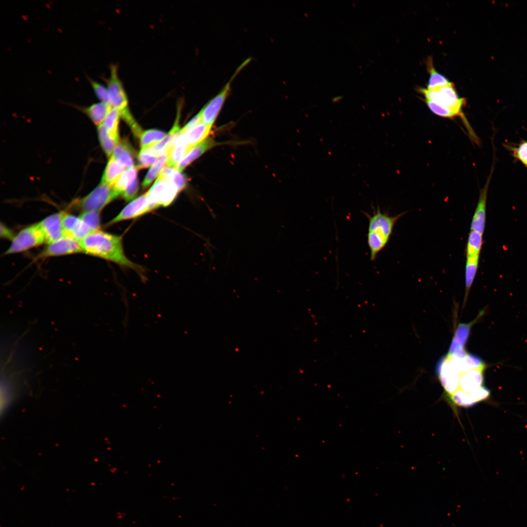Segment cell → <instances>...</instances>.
<instances>
[{"label": "cell", "mask_w": 527, "mask_h": 527, "mask_svg": "<svg viewBox=\"0 0 527 527\" xmlns=\"http://www.w3.org/2000/svg\"><path fill=\"white\" fill-rule=\"evenodd\" d=\"M64 214V212L52 214L39 223L47 243L57 241L65 236L62 226Z\"/></svg>", "instance_id": "8fae6325"}, {"label": "cell", "mask_w": 527, "mask_h": 527, "mask_svg": "<svg viewBox=\"0 0 527 527\" xmlns=\"http://www.w3.org/2000/svg\"><path fill=\"white\" fill-rule=\"evenodd\" d=\"M99 140L103 150L107 156H110L111 155L116 146V145L119 142L112 138L109 134Z\"/></svg>", "instance_id": "1f68e13d"}, {"label": "cell", "mask_w": 527, "mask_h": 527, "mask_svg": "<svg viewBox=\"0 0 527 527\" xmlns=\"http://www.w3.org/2000/svg\"><path fill=\"white\" fill-rule=\"evenodd\" d=\"M82 251L80 241L67 236L61 239L48 243L43 250L37 256V258H48L81 253Z\"/></svg>", "instance_id": "30bf717a"}, {"label": "cell", "mask_w": 527, "mask_h": 527, "mask_svg": "<svg viewBox=\"0 0 527 527\" xmlns=\"http://www.w3.org/2000/svg\"><path fill=\"white\" fill-rule=\"evenodd\" d=\"M0 236L5 239L12 240L15 236L12 230L9 229L6 226L1 223L0 224Z\"/></svg>", "instance_id": "8d00e7d4"}, {"label": "cell", "mask_w": 527, "mask_h": 527, "mask_svg": "<svg viewBox=\"0 0 527 527\" xmlns=\"http://www.w3.org/2000/svg\"><path fill=\"white\" fill-rule=\"evenodd\" d=\"M112 108V107L110 104L101 101L85 107L82 110L96 125L99 126L104 121Z\"/></svg>", "instance_id": "ac0fdd59"}, {"label": "cell", "mask_w": 527, "mask_h": 527, "mask_svg": "<svg viewBox=\"0 0 527 527\" xmlns=\"http://www.w3.org/2000/svg\"><path fill=\"white\" fill-rule=\"evenodd\" d=\"M46 242L44 234L39 223L22 229L15 236L11 244L5 251L8 255L26 251Z\"/></svg>", "instance_id": "5b68a950"}, {"label": "cell", "mask_w": 527, "mask_h": 527, "mask_svg": "<svg viewBox=\"0 0 527 527\" xmlns=\"http://www.w3.org/2000/svg\"><path fill=\"white\" fill-rule=\"evenodd\" d=\"M87 78L97 97L101 101L110 104L109 94L107 87L93 80L89 77L87 76Z\"/></svg>", "instance_id": "4dcf8cb0"}, {"label": "cell", "mask_w": 527, "mask_h": 527, "mask_svg": "<svg viewBox=\"0 0 527 527\" xmlns=\"http://www.w3.org/2000/svg\"><path fill=\"white\" fill-rule=\"evenodd\" d=\"M132 151H133V149L129 144L128 142L123 140L119 142L116 145L111 157L117 159L123 153Z\"/></svg>", "instance_id": "d6a6232c"}, {"label": "cell", "mask_w": 527, "mask_h": 527, "mask_svg": "<svg viewBox=\"0 0 527 527\" xmlns=\"http://www.w3.org/2000/svg\"><path fill=\"white\" fill-rule=\"evenodd\" d=\"M110 70V76L106 80L109 103L112 107L118 109L120 114L129 111L127 97L119 77L117 66L111 65Z\"/></svg>", "instance_id": "8992f818"}, {"label": "cell", "mask_w": 527, "mask_h": 527, "mask_svg": "<svg viewBox=\"0 0 527 527\" xmlns=\"http://www.w3.org/2000/svg\"><path fill=\"white\" fill-rule=\"evenodd\" d=\"M159 177L174 184L179 192L182 190L187 184L186 176L176 167L166 166L163 168Z\"/></svg>", "instance_id": "d6986e66"}, {"label": "cell", "mask_w": 527, "mask_h": 527, "mask_svg": "<svg viewBox=\"0 0 527 527\" xmlns=\"http://www.w3.org/2000/svg\"><path fill=\"white\" fill-rule=\"evenodd\" d=\"M180 110L181 108L180 106V108L178 110V112L175 123L168 134H166L165 137L160 142L148 148V149L158 157L168 151L170 149L173 145L176 138L180 134V130L179 122Z\"/></svg>", "instance_id": "2e32d148"}, {"label": "cell", "mask_w": 527, "mask_h": 527, "mask_svg": "<svg viewBox=\"0 0 527 527\" xmlns=\"http://www.w3.org/2000/svg\"><path fill=\"white\" fill-rule=\"evenodd\" d=\"M426 64L429 74L426 89H435L451 83L445 76L437 71L434 67L431 57H430L427 59Z\"/></svg>", "instance_id": "44dd1931"}, {"label": "cell", "mask_w": 527, "mask_h": 527, "mask_svg": "<svg viewBox=\"0 0 527 527\" xmlns=\"http://www.w3.org/2000/svg\"><path fill=\"white\" fill-rule=\"evenodd\" d=\"M120 116L119 110L112 107L103 121V124L110 136L118 142H120L118 125Z\"/></svg>", "instance_id": "484cf974"}, {"label": "cell", "mask_w": 527, "mask_h": 527, "mask_svg": "<svg viewBox=\"0 0 527 527\" xmlns=\"http://www.w3.org/2000/svg\"><path fill=\"white\" fill-rule=\"evenodd\" d=\"M125 168L119 162L111 157L103 173L101 183L113 186Z\"/></svg>", "instance_id": "e0dca14e"}, {"label": "cell", "mask_w": 527, "mask_h": 527, "mask_svg": "<svg viewBox=\"0 0 527 527\" xmlns=\"http://www.w3.org/2000/svg\"><path fill=\"white\" fill-rule=\"evenodd\" d=\"M216 144V142L213 138H207L202 142L192 147L178 162L176 168L179 171H182L186 166L205 152L213 147Z\"/></svg>", "instance_id": "9a60e30c"}, {"label": "cell", "mask_w": 527, "mask_h": 527, "mask_svg": "<svg viewBox=\"0 0 527 527\" xmlns=\"http://www.w3.org/2000/svg\"><path fill=\"white\" fill-rule=\"evenodd\" d=\"M155 209L156 207L152 203L145 193L128 203L107 224L110 225L124 220L135 219Z\"/></svg>", "instance_id": "ba28073f"}, {"label": "cell", "mask_w": 527, "mask_h": 527, "mask_svg": "<svg viewBox=\"0 0 527 527\" xmlns=\"http://www.w3.org/2000/svg\"><path fill=\"white\" fill-rule=\"evenodd\" d=\"M80 217L90 228L91 232L100 230V212L93 211H84Z\"/></svg>", "instance_id": "f1b7e54d"}, {"label": "cell", "mask_w": 527, "mask_h": 527, "mask_svg": "<svg viewBox=\"0 0 527 527\" xmlns=\"http://www.w3.org/2000/svg\"><path fill=\"white\" fill-rule=\"evenodd\" d=\"M179 192L174 184L158 177L146 193L152 203L157 208L170 205Z\"/></svg>", "instance_id": "52a82bcc"}, {"label": "cell", "mask_w": 527, "mask_h": 527, "mask_svg": "<svg viewBox=\"0 0 527 527\" xmlns=\"http://www.w3.org/2000/svg\"><path fill=\"white\" fill-rule=\"evenodd\" d=\"M138 167L132 166L126 170L113 187L119 195L121 196L123 192L137 179Z\"/></svg>", "instance_id": "603a6c76"}, {"label": "cell", "mask_w": 527, "mask_h": 527, "mask_svg": "<svg viewBox=\"0 0 527 527\" xmlns=\"http://www.w3.org/2000/svg\"><path fill=\"white\" fill-rule=\"evenodd\" d=\"M134 151L126 152L119 157L117 160L125 168H129L133 166L134 164Z\"/></svg>", "instance_id": "e575fe53"}, {"label": "cell", "mask_w": 527, "mask_h": 527, "mask_svg": "<svg viewBox=\"0 0 527 527\" xmlns=\"http://www.w3.org/2000/svg\"><path fill=\"white\" fill-rule=\"evenodd\" d=\"M191 148L185 145L179 138H176L175 142L169 150L166 166L176 167L178 162L184 157Z\"/></svg>", "instance_id": "7402d4cb"}, {"label": "cell", "mask_w": 527, "mask_h": 527, "mask_svg": "<svg viewBox=\"0 0 527 527\" xmlns=\"http://www.w3.org/2000/svg\"><path fill=\"white\" fill-rule=\"evenodd\" d=\"M211 128V127L200 122L182 134H180L178 138L191 148L207 139Z\"/></svg>", "instance_id": "5bb4252c"}, {"label": "cell", "mask_w": 527, "mask_h": 527, "mask_svg": "<svg viewBox=\"0 0 527 527\" xmlns=\"http://www.w3.org/2000/svg\"><path fill=\"white\" fill-rule=\"evenodd\" d=\"M405 213L389 216L386 212H382L379 206L373 209L372 215L364 212L368 220L367 243L371 261H375L378 254L386 246L396 223Z\"/></svg>", "instance_id": "7a4b0ae2"}, {"label": "cell", "mask_w": 527, "mask_h": 527, "mask_svg": "<svg viewBox=\"0 0 527 527\" xmlns=\"http://www.w3.org/2000/svg\"><path fill=\"white\" fill-rule=\"evenodd\" d=\"M202 122L200 112L191 120H190L188 122L180 131V134H182L184 132L189 130L191 128L198 124V123Z\"/></svg>", "instance_id": "d590c367"}, {"label": "cell", "mask_w": 527, "mask_h": 527, "mask_svg": "<svg viewBox=\"0 0 527 527\" xmlns=\"http://www.w3.org/2000/svg\"><path fill=\"white\" fill-rule=\"evenodd\" d=\"M250 61L248 59L243 62L236 70L228 82L223 86L221 91L213 98L209 100L200 111L202 122L206 125L212 127L217 118L227 98L229 96L231 87V83L237 75Z\"/></svg>", "instance_id": "3957f363"}, {"label": "cell", "mask_w": 527, "mask_h": 527, "mask_svg": "<svg viewBox=\"0 0 527 527\" xmlns=\"http://www.w3.org/2000/svg\"><path fill=\"white\" fill-rule=\"evenodd\" d=\"M168 155L169 151L157 157V160L152 165L143 180L142 184L143 188H147L156 177L161 173L164 165L167 163Z\"/></svg>", "instance_id": "cb8c5ba5"}, {"label": "cell", "mask_w": 527, "mask_h": 527, "mask_svg": "<svg viewBox=\"0 0 527 527\" xmlns=\"http://www.w3.org/2000/svg\"><path fill=\"white\" fill-rule=\"evenodd\" d=\"M342 98H343V96H341V95L336 96L332 98V99H331V101H332V102H338L339 101H340L341 99H342Z\"/></svg>", "instance_id": "74e56055"}, {"label": "cell", "mask_w": 527, "mask_h": 527, "mask_svg": "<svg viewBox=\"0 0 527 527\" xmlns=\"http://www.w3.org/2000/svg\"><path fill=\"white\" fill-rule=\"evenodd\" d=\"M479 259L480 256L466 257L464 303L467 300L469 291L475 278L479 266Z\"/></svg>", "instance_id": "ffe728a7"}, {"label": "cell", "mask_w": 527, "mask_h": 527, "mask_svg": "<svg viewBox=\"0 0 527 527\" xmlns=\"http://www.w3.org/2000/svg\"><path fill=\"white\" fill-rule=\"evenodd\" d=\"M494 155L491 170L485 185L480 189L478 201L475 210L470 224V230L484 234L486 221V206L488 190L494 172L495 165Z\"/></svg>", "instance_id": "9c48e42d"}, {"label": "cell", "mask_w": 527, "mask_h": 527, "mask_svg": "<svg viewBox=\"0 0 527 527\" xmlns=\"http://www.w3.org/2000/svg\"><path fill=\"white\" fill-rule=\"evenodd\" d=\"M483 235L473 230H470L466 248V257L480 256L483 244Z\"/></svg>", "instance_id": "d4e9b609"}, {"label": "cell", "mask_w": 527, "mask_h": 527, "mask_svg": "<svg viewBox=\"0 0 527 527\" xmlns=\"http://www.w3.org/2000/svg\"><path fill=\"white\" fill-rule=\"evenodd\" d=\"M80 243L82 251L86 254L133 269L139 273L142 271L140 266L126 256L120 236L98 230L89 233Z\"/></svg>", "instance_id": "6da1fadb"}, {"label": "cell", "mask_w": 527, "mask_h": 527, "mask_svg": "<svg viewBox=\"0 0 527 527\" xmlns=\"http://www.w3.org/2000/svg\"><path fill=\"white\" fill-rule=\"evenodd\" d=\"M166 135L165 132L156 129H150L142 132L140 137L142 149L148 148L162 140Z\"/></svg>", "instance_id": "4316f807"}, {"label": "cell", "mask_w": 527, "mask_h": 527, "mask_svg": "<svg viewBox=\"0 0 527 527\" xmlns=\"http://www.w3.org/2000/svg\"><path fill=\"white\" fill-rule=\"evenodd\" d=\"M64 235L81 241L91 232L90 228L79 217L64 213L62 219Z\"/></svg>", "instance_id": "7c38bea8"}, {"label": "cell", "mask_w": 527, "mask_h": 527, "mask_svg": "<svg viewBox=\"0 0 527 527\" xmlns=\"http://www.w3.org/2000/svg\"><path fill=\"white\" fill-rule=\"evenodd\" d=\"M505 146L515 159L527 167V141H522L519 144L513 145L506 144Z\"/></svg>", "instance_id": "83f0119b"}, {"label": "cell", "mask_w": 527, "mask_h": 527, "mask_svg": "<svg viewBox=\"0 0 527 527\" xmlns=\"http://www.w3.org/2000/svg\"><path fill=\"white\" fill-rule=\"evenodd\" d=\"M485 311L483 310L470 323L460 324L458 325L449 346L448 353L453 354L458 350L465 349V346L467 341L471 327L483 315Z\"/></svg>", "instance_id": "4fadbf2b"}, {"label": "cell", "mask_w": 527, "mask_h": 527, "mask_svg": "<svg viewBox=\"0 0 527 527\" xmlns=\"http://www.w3.org/2000/svg\"><path fill=\"white\" fill-rule=\"evenodd\" d=\"M119 195L113 186L101 183L89 194L75 202L76 207L82 211L100 212Z\"/></svg>", "instance_id": "277c9868"}, {"label": "cell", "mask_w": 527, "mask_h": 527, "mask_svg": "<svg viewBox=\"0 0 527 527\" xmlns=\"http://www.w3.org/2000/svg\"><path fill=\"white\" fill-rule=\"evenodd\" d=\"M157 156L149 149H142L138 157V167L146 168L153 164Z\"/></svg>", "instance_id": "f546056e"}, {"label": "cell", "mask_w": 527, "mask_h": 527, "mask_svg": "<svg viewBox=\"0 0 527 527\" xmlns=\"http://www.w3.org/2000/svg\"><path fill=\"white\" fill-rule=\"evenodd\" d=\"M139 189L137 178L123 192L121 196L126 201L132 200L136 195Z\"/></svg>", "instance_id": "836d02e7"}]
</instances>
